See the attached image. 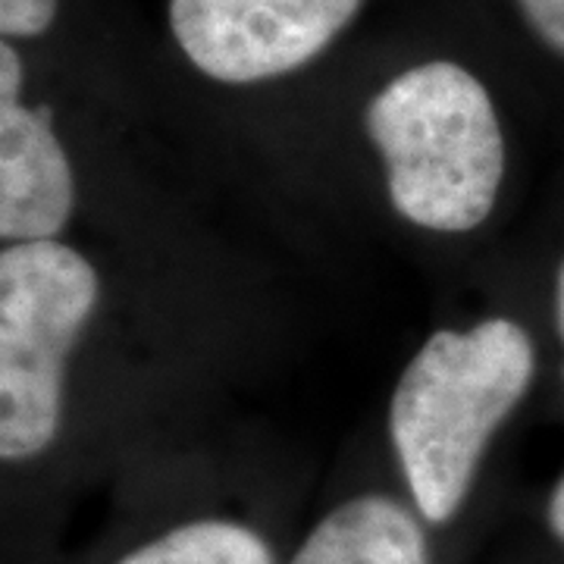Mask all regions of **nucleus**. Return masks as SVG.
Instances as JSON below:
<instances>
[{
	"mask_svg": "<svg viewBox=\"0 0 564 564\" xmlns=\"http://www.w3.org/2000/svg\"><path fill=\"white\" fill-rule=\"evenodd\" d=\"M22 61L0 44V236L7 245L54 242L76 202L73 170L51 107H22Z\"/></svg>",
	"mask_w": 564,
	"mask_h": 564,
	"instance_id": "39448f33",
	"label": "nucleus"
},
{
	"mask_svg": "<svg viewBox=\"0 0 564 564\" xmlns=\"http://www.w3.org/2000/svg\"><path fill=\"white\" fill-rule=\"evenodd\" d=\"M98 304V273L61 242L0 254V455L29 462L54 443L66 358Z\"/></svg>",
	"mask_w": 564,
	"mask_h": 564,
	"instance_id": "7ed1b4c3",
	"label": "nucleus"
},
{
	"mask_svg": "<svg viewBox=\"0 0 564 564\" xmlns=\"http://www.w3.org/2000/svg\"><path fill=\"white\" fill-rule=\"evenodd\" d=\"M555 314H558V333H562L564 343V263L558 270V285H555Z\"/></svg>",
	"mask_w": 564,
	"mask_h": 564,
	"instance_id": "9b49d317",
	"label": "nucleus"
},
{
	"mask_svg": "<svg viewBox=\"0 0 564 564\" xmlns=\"http://www.w3.org/2000/svg\"><path fill=\"white\" fill-rule=\"evenodd\" d=\"M117 564H273L254 530L229 521H195L129 552Z\"/></svg>",
	"mask_w": 564,
	"mask_h": 564,
	"instance_id": "0eeeda50",
	"label": "nucleus"
},
{
	"mask_svg": "<svg viewBox=\"0 0 564 564\" xmlns=\"http://www.w3.org/2000/svg\"><path fill=\"white\" fill-rule=\"evenodd\" d=\"M533 367L530 336L505 317L467 333L440 329L408 364L389 433L423 521L455 518L492 433L524 399Z\"/></svg>",
	"mask_w": 564,
	"mask_h": 564,
	"instance_id": "f257e3e1",
	"label": "nucleus"
},
{
	"mask_svg": "<svg viewBox=\"0 0 564 564\" xmlns=\"http://www.w3.org/2000/svg\"><path fill=\"white\" fill-rule=\"evenodd\" d=\"M545 47L564 57V0H514Z\"/></svg>",
	"mask_w": 564,
	"mask_h": 564,
	"instance_id": "1a4fd4ad",
	"label": "nucleus"
},
{
	"mask_svg": "<svg viewBox=\"0 0 564 564\" xmlns=\"http://www.w3.org/2000/svg\"><path fill=\"white\" fill-rule=\"evenodd\" d=\"M57 20V0H0L3 39H39Z\"/></svg>",
	"mask_w": 564,
	"mask_h": 564,
	"instance_id": "6e6552de",
	"label": "nucleus"
},
{
	"mask_svg": "<svg viewBox=\"0 0 564 564\" xmlns=\"http://www.w3.org/2000/svg\"><path fill=\"white\" fill-rule=\"evenodd\" d=\"M364 0H170V29L204 76L276 79L323 54Z\"/></svg>",
	"mask_w": 564,
	"mask_h": 564,
	"instance_id": "20e7f679",
	"label": "nucleus"
},
{
	"mask_svg": "<svg viewBox=\"0 0 564 564\" xmlns=\"http://www.w3.org/2000/svg\"><path fill=\"white\" fill-rule=\"evenodd\" d=\"M545 518H549L552 533H555V536L564 543V477L558 480V486H555L552 499H549V511H545Z\"/></svg>",
	"mask_w": 564,
	"mask_h": 564,
	"instance_id": "9d476101",
	"label": "nucleus"
},
{
	"mask_svg": "<svg viewBox=\"0 0 564 564\" xmlns=\"http://www.w3.org/2000/svg\"><path fill=\"white\" fill-rule=\"evenodd\" d=\"M364 129L383 154L389 202L433 232H470L492 214L505 139L470 69L433 61L404 69L367 104Z\"/></svg>",
	"mask_w": 564,
	"mask_h": 564,
	"instance_id": "f03ea898",
	"label": "nucleus"
},
{
	"mask_svg": "<svg viewBox=\"0 0 564 564\" xmlns=\"http://www.w3.org/2000/svg\"><path fill=\"white\" fill-rule=\"evenodd\" d=\"M292 564H430V552L404 505L361 496L329 511Z\"/></svg>",
	"mask_w": 564,
	"mask_h": 564,
	"instance_id": "423d86ee",
	"label": "nucleus"
}]
</instances>
